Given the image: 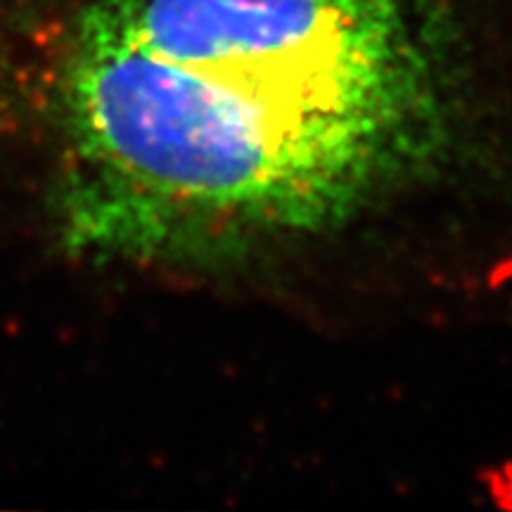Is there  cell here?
Listing matches in <instances>:
<instances>
[{
  "label": "cell",
  "instance_id": "obj_1",
  "mask_svg": "<svg viewBox=\"0 0 512 512\" xmlns=\"http://www.w3.org/2000/svg\"><path fill=\"white\" fill-rule=\"evenodd\" d=\"M444 126L275 57L140 46L86 12L67 76L69 242L197 259L318 233L418 169Z\"/></svg>",
  "mask_w": 512,
  "mask_h": 512
}]
</instances>
